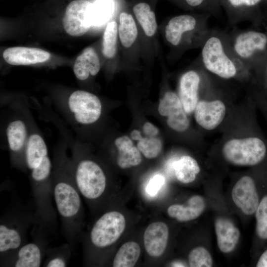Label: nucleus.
<instances>
[{
	"mask_svg": "<svg viewBox=\"0 0 267 267\" xmlns=\"http://www.w3.org/2000/svg\"><path fill=\"white\" fill-rule=\"evenodd\" d=\"M211 15L204 12L197 15L182 14L172 18L165 28L167 41L174 46L185 44L201 47L211 30L208 26Z\"/></svg>",
	"mask_w": 267,
	"mask_h": 267,
	"instance_id": "nucleus-6",
	"label": "nucleus"
},
{
	"mask_svg": "<svg viewBox=\"0 0 267 267\" xmlns=\"http://www.w3.org/2000/svg\"><path fill=\"white\" fill-rule=\"evenodd\" d=\"M220 146L228 163L238 166H259L267 162V139L258 125L254 110L250 113L245 133L226 137Z\"/></svg>",
	"mask_w": 267,
	"mask_h": 267,
	"instance_id": "nucleus-4",
	"label": "nucleus"
},
{
	"mask_svg": "<svg viewBox=\"0 0 267 267\" xmlns=\"http://www.w3.org/2000/svg\"><path fill=\"white\" fill-rule=\"evenodd\" d=\"M100 68L99 59L96 51L93 48L88 47L76 59L73 71L78 80L84 81L89 75L97 74Z\"/></svg>",
	"mask_w": 267,
	"mask_h": 267,
	"instance_id": "nucleus-22",
	"label": "nucleus"
},
{
	"mask_svg": "<svg viewBox=\"0 0 267 267\" xmlns=\"http://www.w3.org/2000/svg\"><path fill=\"white\" fill-rule=\"evenodd\" d=\"M205 208V202L200 195L191 197L185 205L174 204L167 210L168 215L179 222H188L199 217Z\"/></svg>",
	"mask_w": 267,
	"mask_h": 267,
	"instance_id": "nucleus-21",
	"label": "nucleus"
},
{
	"mask_svg": "<svg viewBox=\"0 0 267 267\" xmlns=\"http://www.w3.org/2000/svg\"><path fill=\"white\" fill-rule=\"evenodd\" d=\"M168 168L173 169L177 179L183 183L193 182L200 171L197 161L189 155H183L168 163Z\"/></svg>",
	"mask_w": 267,
	"mask_h": 267,
	"instance_id": "nucleus-24",
	"label": "nucleus"
},
{
	"mask_svg": "<svg viewBox=\"0 0 267 267\" xmlns=\"http://www.w3.org/2000/svg\"><path fill=\"white\" fill-rule=\"evenodd\" d=\"M164 177L157 174L154 176L149 181L146 187V191L151 196L156 195L165 183Z\"/></svg>",
	"mask_w": 267,
	"mask_h": 267,
	"instance_id": "nucleus-36",
	"label": "nucleus"
},
{
	"mask_svg": "<svg viewBox=\"0 0 267 267\" xmlns=\"http://www.w3.org/2000/svg\"><path fill=\"white\" fill-rule=\"evenodd\" d=\"M114 4L112 0H97L93 4L92 26H100L113 15Z\"/></svg>",
	"mask_w": 267,
	"mask_h": 267,
	"instance_id": "nucleus-29",
	"label": "nucleus"
},
{
	"mask_svg": "<svg viewBox=\"0 0 267 267\" xmlns=\"http://www.w3.org/2000/svg\"><path fill=\"white\" fill-rule=\"evenodd\" d=\"M169 238V228L162 222H154L146 228L143 243L147 253L151 257H159L165 252Z\"/></svg>",
	"mask_w": 267,
	"mask_h": 267,
	"instance_id": "nucleus-18",
	"label": "nucleus"
},
{
	"mask_svg": "<svg viewBox=\"0 0 267 267\" xmlns=\"http://www.w3.org/2000/svg\"><path fill=\"white\" fill-rule=\"evenodd\" d=\"M126 227V220L121 213L112 211L103 214L93 225L89 239L97 248H105L116 242Z\"/></svg>",
	"mask_w": 267,
	"mask_h": 267,
	"instance_id": "nucleus-9",
	"label": "nucleus"
},
{
	"mask_svg": "<svg viewBox=\"0 0 267 267\" xmlns=\"http://www.w3.org/2000/svg\"><path fill=\"white\" fill-rule=\"evenodd\" d=\"M201 48L200 63L209 74L222 80H236L245 85L252 81V73L230 50L225 31L211 30Z\"/></svg>",
	"mask_w": 267,
	"mask_h": 267,
	"instance_id": "nucleus-3",
	"label": "nucleus"
},
{
	"mask_svg": "<svg viewBox=\"0 0 267 267\" xmlns=\"http://www.w3.org/2000/svg\"><path fill=\"white\" fill-rule=\"evenodd\" d=\"M22 226L15 222H1L0 224V255L16 253L23 245Z\"/></svg>",
	"mask_w": 267,
	"mask_h": 267,
	"instance_id": "nucleus-19",
	"label": "nucleus"
},
{
	"mask_svg": "<svg viewBox=\"0 0 267 267\" xmlns=\"http://www.w3.org/2000/svg\"><path fill=\"white\" fill-rule=\"evenodd\" d=\"M43 258L42 248L37 242L23 245L16 252L12 263L15 267H39Z\"/></svg>",
	"mask_w": 267,
	"mask_h": 267,
	"instance_id": "nucleus-25",
	"label": "nucleus"
},
{
	"mask_svg": "<svg viewBox=\"0 0 267 267\" xmlns=\"http://www.w3.org/2000/svg\"><path fill=\"white\" fill-rule=\"evenodd\" d=\"M118 31L117 24L115 21L107 24L102 43L103 54L106 58H113L116 53Z\"/></svg>",
	"mask_w": 267,
	"mask_h": 267,
	"instance_id": "nucleus-30",
	"label": "nucleus"
},
{
	"mask_svg": "<svg viewBox=\"0 0 267 267\" xmlns=\"http://www.w3.org/2000/svg\"><path fill=\"white\" fill-rule=\"evenodd\" d=\"M138 141L137 147L146 158H155L160 153L162 144L159 138L156 136L142 137L141 135Z\"/></svg>",
	"mask_w": 267,
	"mask_h": 267,
	"instance_id": "nucleus-32",
	"label": "nucleus"
},
{
	"mask_svg": "<svg viewBox=\"0 0 267 267\" xmlns=\"http://www.w3.org/2000/svg\"><path fill=\"white\" fill-rule=\"evenodd\" d=\"M143 132L147 136H156L159 133V129L150 122H147L143 126Z\"/></svg>",
	"mask_w": 267,
	"mask_h": 267,
	"instance_id": "nucleus-38",
	"label": "nucleus"
},
{
	"mask_svg": "<svg viewBox=\"0 0 267 267\" xmlns=\"http://www.w3.org/2000/svg\"><path fill=\"white\" fill-rule=\"evenodd\" d=\"M118 150L117 163L122 169H127L138 165L141 162L140 151L137 147L133 145L132 140L128 136L117 138L114 142Z\"/></svg>",
	"mask_w": 267,
	"mask_h": 267,
	"instance_id": "nucleus-23",
	"label": "nucleus"
},
{
	"mask_svg": "<svg viewBox=\"0 0 267 267\" xmlns=\"http://www.w3.org/2000/svg\"><path fill=\"white\" fill-rule=\"evenodd\" d=\"M51 187L63 234L73 245L78 241L80 230L82 203L73 176L71 161L65 158L57 161L51 176Z\"/></svg>",
	"mask_w": 267,
	"mask_h": 267,
	"instance_id": "nucleus-2",
	"label": "nucleus"
},
{
	"mask_svg": "<svg viewBox=\"0 0 267 267\" xmlns=\"http://www.w3.org/2000/svg\"><path fill=\"white\" fill-rule=\"evenodd\" d=\"M252 82L267 96V57L252 72Z\"/></svg>",
	"mask_w": 267,
	"mask_h": 267,
	"instance_id": "nucleus-34",
	"label": "nucleus"
},
{
	"mask_svg": "<svg viewBox=\"0 0 267 267\" xmlns=\"http://www.w3.org/2000/svg\"><path fill=\"white\" fill-rule=\"evenodd\" d=\"M208 1L214 10L215 16H217L220 13L221 7L220 0H208Z\"/></svg>",
	"mask_w": 267,
	"mask_h": 267,
	"instance_id": "nucleus-40",
	"label": "nucleus"
},
{
	"mask_svg": "<svg viewBox=\"0 0 267 267\" xmlns=\"http://www.w3.org/2000/svg\"><path fill=\"white\" fill-rule=\"evenodd\" d=\"M67 105L74 121L80 125L93 124L101 114L100 99L87 91L77 90L73 92L68 97Z\"/></svg>",
	"mask_w": 267,
	"mask_h": 267,
	"instance_id": "nucleus-10",
	"label": "nucleus"
},
{
	"mask_svg": "<svg viewBox=\"0 0 267 267\" xmlns=\"http://www.w3.org/2000/svg\"><path fill=\"white\" fill-rule=\"evenodd\" d=\"M26 167L30 179L36 204V218L41 225L53 222L55 212L51 204L52 164L46 144L37 133L29 135L25 153Z\"/></svg>",
	"mask_w": 267,
	"mask_h": 267,
	"instance_id": "nucleus-1",
	"label": "nucleus"
},
{
	"mask_svg": "<svg viewBox=\"0 0 267 267\" xmlns=\"http://www.w3.org/2000/svg\"><path fill=\"white\" fill-rule=\"evenodd\" d=\"M228 107L225 98L216 92L211 82L204 91L193 111L197 124L208 131L217 129L225 121Z\"/></svg>",
	"mask_w": 267,
	"mask_h": 267,
	"instance_id": "nucleus-8",
	"label": "nucleus"
},
{
	"mask_svg": "<svg viewBox=\"0 0 267 267\" xmlns=\"http://www.w3.org/2000/svg\"><path fill=\"white\" fill-rule=\"evenodd\" d=\"M29 135L25 122L16 119L8 123L6 135L11 156L18 166L25 165V153Z\"/></svg>",
	"mask_w": 267,
	"mask_h": 267,
	"instance_id": "nucleus-16",
	"label": "nucleus"
},
{
	"mask_svg": "<svg viewBox=\"0 0 267 267\" xmlns=\"http://www.w3.org/2000/svg\"><path fill=\"white\" fill-rule=\"evenodd\" d=\"M256 106L258 107L267 121V96L257 88H254L250 91Z\"/></svg>",
	"mask_w": 267,
	"mask_h": 267,
	"instance_id": "nucleus-35",
	"label": "nucleus"
},
{
	"mask_svg": "<svg viewBox=\"0 0 267 267\" xmlns=\"http://www.w3.org/2000/svg\"><path fill=\"white\" fill-rule=\"evenodd\" d=\"M256 220V233L262 241L267 240V193L261 199L255 213Z\"/></svg>",
	"mask_w": 267,
	"mask_h": 267,
	"instance_id": "nucleus-31",
	"label": "nucleus"
},
{
	"mask_svg": "<svg viewBox=\"0 0 267 267\" xmlns=\"http://www.w3.org/2000/svg\"><path fill=\"white\" fill-rule=\"evenodd\" d=\"M140 247L134 241H128L123 244L116 254L114 267H133L137 263L140 255Z\"/></svg>",
	"mask_w": 267,
	"mask_h": 267,
	"instance_id": "nucleus-26",
	"label": "nucleus"
},
{
	"mask_svg": "<svg viewBox=\"0 0 267 267\" xmlns=\"http://www.w3.org/2000/svg\"><path fill=\"white\" fill-rule=\"evenodd\" d=\"M261 0H220L221 6L226 14L228 22L234 25L250 21L256 25L263 22L257 13V7Z\"/></svg>",
	"mask_w": 267,
	"mask_h": 267,
	"instance_id": "nucleus-15",
	"label": "nucleus"
},
{
	"mask_svg": "<svg viewBox=\"0 0 267 267\" xmlns=\"http://www.w3.org/2000/svg\"><path fill=\"white\" fill-rule=\"evenodd\" d=\"M73 176L81 194L94 201L105 191L107 178L101 167L95 161L76 155L71 161Z\"/></svg>",
	"mask_w": 267,
	"mask_h": 267,
	"instance_id": "nucleus-7",
	"label": "nucleus"
},
{
	"mask_svg": "<svg viewBox=\"0 0 267 267\" xmlns=\"http://www.w3.org/2000/svg\"><path fill=\"white\" fill-rule=\"evenodd\" d=\"M209 74L202 66L199 71L190 70L181 75L179 81L178 96L188 115L193 112L200 98L201 90L210 82Z\"/></svg>",
	"mask_w": 267,
	"mask_h": 267,
	"instance_id": "nucleus-11",
	"label": "nucleus"
},
{
	"mask_svg": "<svg viewBox=\"0 0 267 267\" xmlns=\"http://www.w3.org/2000/svg\"><path fill=\"white\" fill-rule=\"evenodd\" d=\"M93 3L86 0H75L67 6L63 18L66 32L73 37L87 33L92 26Z\"/></svg>",
	"mask_w": 267,
	"mask_h": 267,
	"instance_id": "nucleus-12",
	"label": "nucleus"
},
{
	"mask_svg": "<svg viewBox=\"0 0 267 267\" xmlns=\"http://www.w3.org/2000/svg\"><path fill=\"white\" fill-rule=\"evenodd\" d=\"M231 194L234 203L243 213L247 215L255 213L261 199L257 182L253 177H241L233 186Z\"/></svg>",
	"mask_w": 267,
	"mask_h": 267,
	"instance_id": "nucleus-14",
	"label": "nucleus"
},
{
	"mask_svg": "<svg viewBox=\"0 0 267 267\" xmlns=\"http://www.w3.org/2000/svg\"><path fill=\"white\" fill-rule=\"evenodd\" d=\"M44 266L46 267H65L67 266V261L63 256H55L49 259Z\"/></svg>",
	"mask_w": 267,
	"mask_h": 267,
	"instance_id": "nucleus-37",
	"label": "nucleus"
},
{
	"mask_svg": "<svg viewBox=\"0 0 267 267\" xmlns=\"http://www.w3.org/2000/svg\"><path fill=\"white\" fill-rule=\"evenodd\" d=\"M118 34L122 44L130 47L137 36V29L133 16L127 12H122L119 16Z\"/></svg>",
	"mask_w": 267,
	"mask_h": 267,
	"instance_id": "nucleus-28",
	"label": "nucleus"
},
{
	"mask_svg": "<svg viewBox=\"0 0 267 267\" xmlns=\"http://www.w3.org/2000/svg\"><path fill=\"white\" fill-rule=\"evenodd\" d=\"M133 10L145 34L148 37L153 36L157 25L155 13L149 5L145 2H139L134 6Z\"/></svg>",
	"mask_w": 267,
	"mask_h": 267,
	"instance_id": "nucleus-27",
	"label": "nucleus"
},
{
	"mask_svg": "<svg viewBox=\"0 0 267 267\" xmlns=\"http://www.w3.org/2000/svg\"><path fill=\"white\" fill-rule=\"evenodd\" d=\"M217 243L223 253L231 252L235 247L240 237L239 229L230 220L219 218L215 222Z\"/></svg>",
	"mask_w": 267,
	"mask_h": 267,
	"instance_id": "nucleus-20",
	"label": "nucleus"
},
{
	"mask_svg": "<svg viewBox=\"0 0 267 267\" xmlns=\"http://www.w3.org/2000/svg\"><path fill=\"white\" fill-rule=\"evenodd\" d=\"M226 36L232 53L252 74L267 57V30H234Z\"/></svg>",
	"mask_w": 267,
	"mask_h": 267,
	"instance_id": "nucleus-5",
	"label": "nucleus"
},
{
	"mask_svg": "<svg viewBox=\"0 0 267 267\" xmlns=\"http://www.w3.org/2000/svg\"><path fill=\"white\" fill-rule=\"evenodd\" d=\"M256 266L257 267H267V249L260 256Z\"/></svg>",
	"mask_w": 267,
	"mask_h": 267,
	"instance_id": "nucleus-39",
	"label": "nucleus"
},
{
	"mask_svg": "<svg viewBox=\"0 0 267 267\" xmlns=\"http://www.w3.org/2000/svg\"><path fill=\"white\" fill-rule=\"evenodd\" d=\"M158 111L163 116L167 117V123L173 130L182 133L189 127L190 121L178 96L168 91L160 100Z\"/></svg>",
	"mask_w": 267,
	"mask_h": 267,
	"instance_id": "nucleus-13",
	"label": "nucleus"
},
{
	"mask_svg": "<svg viewBox=\"0 0 267 267\" xmlns=\"http://www.w3.org/2000/svg\"><path fill=\"white\" fill-rule=\"evenodd\" d=\"M188 263L190 267H211L213 265V260L206 248L198 247L190 252Z\"/></svg>",
	"mask_w": 267,
	"mask_h": 267,
	"instance_id": "nucleus-33",
	"label": "nucleus"
},
{
	"mask_svg": "<svg viewBox=\"0 0 267 267\" xmlns=\"http://www.w3.org/2000/svg\"><path fill=\"white\" fill-rule=\"evenodd\" d=\"M2 56L10 65H28L46 61L50 58V54L38 48L15 46L5 49Z\"/></svg>",
	"mask_w": 267,
	"mask_h": 267,
	"instance_id": "nucleus-17",
	"label": "nucleus"
}]
</instances>
